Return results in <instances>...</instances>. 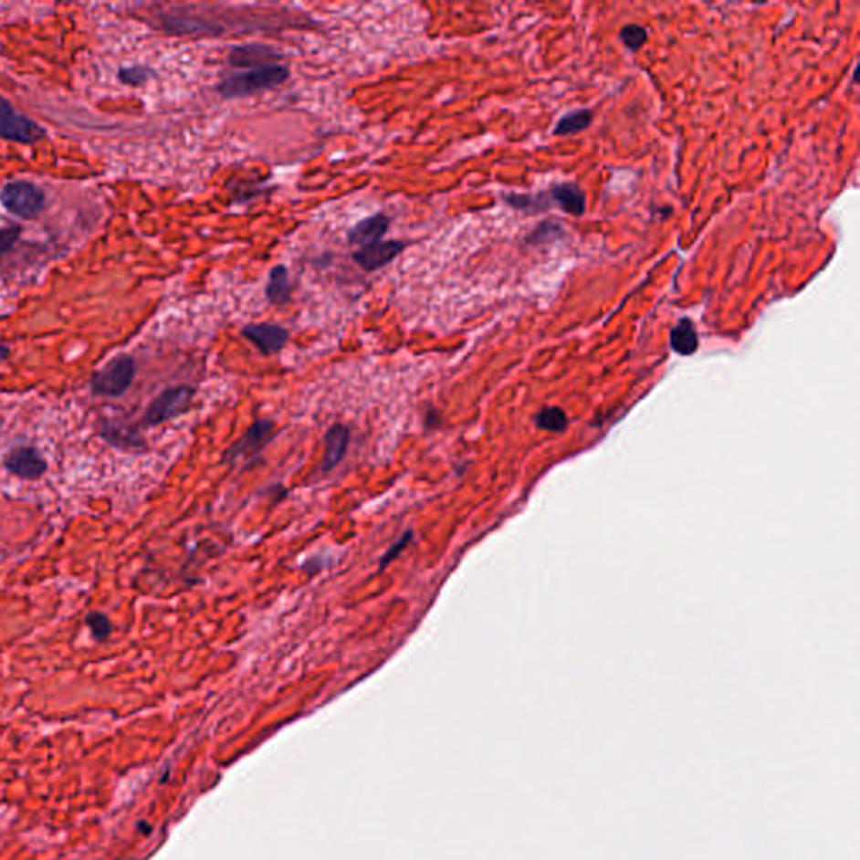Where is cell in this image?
Instances as JSON below:
<instances>
[{
  "instance_id": "6da1fadb",
  "label": "cell",
  "mask_w": 860,
  "mask_h": 860,
  "mask_svg": "<svg viewBox=\"0 0 860 860\" xmlns=\"http://www.w3.org/2000/svg\"><path fill=\"white\" fill-rule=\"evenodd\" d=\"M288 78H289V69L284 68L281 64H276V66H269V68H263V69H252V71H246V73L232 74L217 86V91L225 100L242 98V96L254 95V93H259V91L273 89L276 86L283 84Z\"/></svg>"
},
{
  "instance_id": "7a4b0ae2",
  "label": "cell",
  "mask_w": 860,
  "mask_h": 860,
  "mask_svg": "<svg viewBox=\"0 0 860 860\" xmlns=\"http://www.w3.org/2000/svg\"><path fill=\"white\" fill-rule=\"evenodd\" d=\"M135 375V360L130 355H118L91 377V393L95 397H121L131 387Z\"/></svg>"
},
{
  "instance_id": "3957f363",
  "label": "cell",
  "mask_w": 860,
  "mask_h": 860,
  "mask_svg": "<svg viewBox=\"0 0 860 860\" xmlns=\"http://www.w3.org/2000/svg\"><path fill=\"white\" fill-rule=\"evenodd\" d=\"M0 202L12 215L34 219L44 209V192L32 182L14 180L0 190Z\"/></svg>"
},
{
  "instance_id": "277c9868",
  "label": "cell",
  "mask_w": 860,
  "mask_h": 860,
  "mask_svg": "<svg viewBox=\"0 0 860 860\" xmlns=\"http://www.w3.org/2000/svg\"><path fill=\"white\" fill-rule=\"evenodd\" d=\"M194 393H195V390L187 387V385L163 390L148 405L145 414H143L142 424L145 427H155V425H160V424L168 422V420L177 419L179 415L189 410Z\"/></svg>"
},
{
  "instance_id": "5b68a950",
  "label": "cell",
  "mask_w": 860,
  "mask_h": 860,
  "mask_svg": "<svg viewBox=\"0 0 860 860\" xmlns=\"http://www.w3.org/2000/svg\"><path fill=\"white\" fill-rule=\"evenodd\" d=\"M46 137V130L29 116L22 115L0 96V138L22 145H34Z\"/></svg>"
},
{
  "instance_id": "8992f818",
  "label": "cell",
  "mask_w": 860,
  "mask_h": 860,
  "mask_svg": "<svg viewBox=\"0 0 860 860\" xmlns=\"http://www.w3.org/2000/svg\"><path fill=\"white\" fill-rule=\"evenodd\" d=\"M4 469L24 481H39L49 466L42 452L34 446H17L4 457Z\"/></svg>"
},
{
  "instance_id": "52a82bcc",
  "label": "cell",
  "mask_w": 860,
  "mask_h": 860,
  "mask_svg": "<svg viewBox=\"0 0 860 860\" xmlns=\"http://www.w3.org/2000/svg\"><path fill=\"white\" fill-rule=\"evenodd\" d=\"M276 425L271 420H256L239 441L234 442L225 452L224 461L237 462L241 459H252L261 454L264 447L273 441Z\"/></svg>"
},
{
  "instance_id": "ba28073f",
  "label": "cell",
  "mask_w": 860,
  "mask_h": 860,
  "mask_svg": "<svg viewBox=\"0 0 860 860\" xmlns=\"http://www.w3.org/2000/svg\"><path fill=\"white\" fill-rule=\"evenodd\" d=\"M284 59V53L278 47L267 44H244L232 47L229 53V64L234 68H249L263 69L269 66H276L278 61Z\"/></svg>"
},
{
  "instance_id": "9c48e42d",
  "label": "cell",
  "mask_w": 860,
  "mask_h": 860,
  "mask_svg": "<svg viewBox=\"0 0 860 860\" xmlns=\"http://www.w3.org/2000/svg\"><path fill=\"white\" fill-rule=\"evenodd\" d=\"M98 435L120 451L143 452L147 449V444L138 434L137 427L120 420H103L98 429Z\"/></svg>"
},
{
  "instance_id": "30bf717a",
  "label": "cell",
  "mask_w": 860,
  "mask_h": 860,
  "mask_svg": "<svg viewBox=\"0 0 860 860\" xmlns=\"http://www.w3.org/2000/svg\"><path fill=\"white\" fill-rule=\"evenodd\" d=\"M242 336L247 338L254 347L264 353V355H274L279 350H283L284 345L289 340V333L284 330L283 326L273 325V323H256V325L246 326L242 330Z\"/></svg>"
},
{
  "instance_id": "8fae6325",
  "label": "cell",
  "mask_w": 860,
  "mask_h": 860,
  "mask_svg": "<svg viewBox=\"0 0 860 860\" xmlns=\"http://www.w3.org/2000/svg\"><path fill=\"white\" fill-rule=\"evenodd\" d=\"M405 249V242L383 241L375 242L353 254V261L368 273L377 271L380 267L392 263L399 254Z\"/></svg>"
},
{
  "instance_id": "7c38bea8",
  "label": "cell",
  "mask_w": 860,
  "mask_h": 860,
  "mask_svg": "<svg viewBox=\"0 0 860 860\" xmlns=\"http://www.w3.org/2000/svg\"><path fill=\"white\" fill-rule=\"evenodd\" d=\"M389 225L390 219L385 214H375L368 219L358 222L357 225H353L348 232V241L363 249L367 246L380 242V239L389 231Z\"/></svg>"
},
{
  "instance_id": "4fadbf2b",
  "label": "cell",
  "mask_w": 860,
  "mask_h": 860,
  "mask_svg": "<svg viewBox=\"0 0 860 860\" xmlns=\"http://www.w3.org/2000/svg\"><path fill=\"white\" fill-rule=\"evenodd\" d=\"M348 444H350V429L336 424L331 429L326 432L325 437V454H323V469L330 471L336 467L343 456L347 454Z\"/></svg>"
},
{
  "instance_id": "5bb4252c",
  "label": "cell",
  "mask_w": 860,
  "mask_h": 860,
  "mask_svg": "<svg viewBox=\"0 0 860 860\" xmlns=\"http://www.w3.org/2000/svg\"><path fill=\"white\" fill-rule=\"evenodd\" d=\"M556 205L572 215H582L585 212V194L575 184H561L550 192Z\"/></svg>"
},
{
  "instance_id": "9a60e30c",
  "label": "cell",
  "mask_w": 860,
  "mask_h": 860,
  "mask_svg": "<svg viewBox=\"0 0 860 860\" xmlns=\"http://www.w3.org/2000/svg\"><path fill=\"white\" fill-rule=\"evenodd\" d=\"M671 347L679 355H693L699 347L697 333L689 318H682L671 331Z\"/></svg>"
},
{
  "instance_id": "2e32d148",
  "label": "cell",
  "mask_w": 860,
  "mask_h": 860,
  "mask_svg": "<svg viewBox=\"0 0 860 860\" xmlns=\"http://www.w3.org/2000/svg\"><path fill=\"white\" fill-rule=\"evenodd\" d=\"M266 294H267V299L273 305L283 306L289 303V299H291V284H289L288 269L281 264L274 266L271 269Z\"/></svg>"
},
{
  "instance_id": "e0dca14e",
  "label": "cell",
  "mask_w": 860,
  "mask_h": 860,
  "mask_svg": "<svg viewBox=\"0 0 860 860\" xmlns=\"http://www.w3.org/2000/svg\"><path fill=\"white\" fill-rule=\"evenodd\" d=\"M592 120H593V113L590 110L572 111V113L560 118L553 133L555 135H573V133L587 130L588 126L592 125Z\"/></svg>"
},
{
  "instance_id": "ac0fdd59",
  "label": "cell",
  "mask_w": 860,
  "mask_h": 860,
  "mask_svg": "<svg viewBox=\"0 0 860 860\" xmlns=\"http://www.w3.org/2000/svg\"><path fill=\"white\" fill-rule=\"evenodd\" d=\"M84 624L88 625L93 639L98 640V642H105V640L110 639V635L113 632L111 620L108 619V615L103 612H89L84 619Z\"/></svg>"
},
{
  "instance_id": "d6986e66",
  "label": "cell",
  "mask_w": 860,
  "mask_h": 860,
  "mask_svg": "<svg viewBox=\"0 0 860 860\" xmlns=\"http://www.w3.org/2000/svg\"><path fill=\"white\" fill-rule=\"evenodd\" d=\"M153 76H155V71L148 66H131V68H121L118 71V79L128 86H142Z\"/></svg>"
},
{
  "instance_id": "ffe728a7",
  "label": "cell",
  "mask_w": 860,
  "mask_h": 860,
  "mask_svg": "<svg viewBox=\"0 0 860 860\" xmlns=\"http://www.w3.org/2000/svg\"><path fill=\"white\" fill-rule=\"evenodd\" d=\"M647 36H649L647 29L637 24H629L620 31V39L630 51H639L647 41Z\"/></svg>"
},
{
  "instance_id": "44dd1931",
  "label": "cell",
  "mask_w": 860,
  "mask_h": 860,
  "mask_svg": "<svg viewBox=\"0 0 860 860\" xmlns=\"http://www.w3.org/2000/svg\"><path fill=\"white\" fill-rule=\"evenodd\" d=\"M536 424L541 429L560 432L567 425V415L560 409H545L536 417Z\"/></svg>"
},
{
  "instance_id": "7402d4cb",
  "label": "cell",
  "mask_w": 860,
  "mask_h": 860,
  "mask_svg": "<svg viewBox=\"0 0 860 860\" xmlns=\"http://www.w3.org/2000/svg\"><path fill=\"white\" fill-rule=\"evenodd\" d=\"M412 538H414V533H412V531H407V533H404V535H402V538H400L399 541H395L393 545L390 546L389 550H387V553L382 556V560H380V567H378V570L382 572L383 568L389 567L390 563H392L393 560H397V558L402 555V551H404V550L409 546L410 541H412Z\"/></svg>"
},
{
  "instance_id": "603a6c76",
  "label": "cell",
  "mask_w": 860,
  "mask_h": 860,
  "mask_svg": "<svg viewBox=\"0 0 860 860\" xmlns=\"http://www.w3.org/2000/svg\"><path fill=\"white\" fill-rule=\"evenodd\" d=\"M22 229L19 225H12L7 229H0V256L11 251L14 244L19 241Z\"/></svg>"
},
{
  "instance_id": "cb8c5ba5",
  "label": "cell",
  "mask_w": 860,
  "mask_h": 860,
  "mask_svg": "<svg viewBox=\"0 0 860 860\" xmlns=\"http://www.w3.org/2000/svg\"><path fill=\"white\" fill-rule=\"evenodd\" d=\"M9 357H11V348L0 343V362H5Z\"/></svg>"
}]
</instances>
